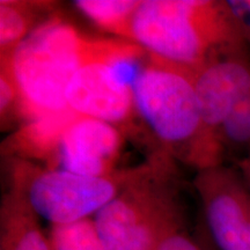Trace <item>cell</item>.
Segmentation results:
<instances>
[{
  "label": "cell",
  "mask_w": 250,
  "mask_h": 250,
  "mask_svg": "<svg viewBox=\"0 0 250 250\" xmlns=\"http://www.w3.org/2000/svg\"><path fill=\"white\" fill-rule=\"evenodd\" d=\"M133 101L166 155L198 170L221 165L224 148L206 131L195 71L149 55L133 86Z\"/></svg>",
  "instance_id": "obj_1"
},
{
  "label": "cell",
  "mask_w": 250,
  "mask_h": 250,
  "mask_svg": "<svg viewBox=\"0 0 250 250\" xmlns=\"http://www.w3.org/2000/svg\"><path fill=\"white\" fill-rule=\"evenodd\" d=\"M131 42L161 61L192 71L246 48L226 2L208 0H142Z\"/></svg>",
  "instance_id": "obj_2"
},
{
  "label": "cell",
  "mask_w": 250,
  "mask_h": 250,
  "mask_svg": "<svg viewBox=\"0 0 250 250\" xmlns=\"http://www.w3.org/2000/svg\"><path fill=\"white\" fill-rule=\"evenodd\" d=\"M93 40L59 17H52L11 57L1 61L20 92L26 122L70 110L65 96L67 86L88 58Z\"/></svg>",
  "instance_id": "obj_3"
},
{
  "label": "cell",
  "mask_w": 250,
  "mask_h": 250,
  "mask_svg": "<svg viewBox=\"0 0 250 250\" xmlns=\"http://www.w3.org/2000/svg\"><path fill=\"white\" fill-rule=\"evenodd\" d=\"M169 156L139 166L132 180L93 219L104 250H156L181 227Z\"/></svg>",
  "instance_id": "obj_4"
},
{
  "label": "cell",
  "mask_w": 250,
  "mask_h": 250,
  "mask_svg": "<svg viewBox=\"0 0 250 250\" xmlns=\"http://www.w3.org/2000/svg\"><path fill=\"white\" fill-rule=\"evenodd\" d=\"M148 59L149 54L131 41L94 39L88 58L67 86V108L125 132L137 116L133 86Z\"/></svg>",
  "instance_id": "obj_5"
},
{
  "label": "cell",
  "mask_w": 250,
  "mask_h": 250,
  "mask_svg": "<svg viewBox=\"0 0 250 250\" xmlns=\"http://www.w3.org/2000/svg\"><path fill=\"white\" fill-rule=\"evenodd\" d=\"M12 189L52 226L89 219L126 187L138 167L110 176H86L13 159Z\"/></svg>",
  "instance_id": "obj_6"
},
{
  "label": "cell",
  "mask_w": 250,
  "mask_h": 250,
  "mask_svg": "<svg viewBox=\"0 0 250 250\" xmlns=\"http://www.w3.org/2000/svg\"><path fill=\"white\" fill-rule=\"evenodd\" d=\"M195 187L220 250H250V192L223 166L198 170Z\"/></svg>",
  "instance_id": "obj_7"
},
{
  "label": "cell",
  "mask_w": 250,
  "mask_h": 250,
  "mask_svg": "<svg viewBox=\"0 0 250 250\" xmlns=\"http://www.w3.org/2000/svg\"><path fill=\"white\" fill-rule=\"evenodd\" d=\"M125 132L95 118L76 116L62 134L52 162L54 169L86 176H110L124 145Z\"/></svg>",
  "instance_id": "obj_8"
},
{
  "label": "cell",
  "mask_w": 250,
  "mask_h": 250,
  "mask_svg": "<svg viewBox=\"0 0 250 250\" xmlns=\"http://www.w3.org/2000/svg\"><path fill=\"white\" fill-rule=\"evenodd\" d=\"M245 49L218 56L195 71L203 121L208 134L219 143L225 121L250 93V59Z\"/></svg>",
  "instance_id": "obj_9"
},
{
  "label": "cell",
  "mask_w": 250,
  "mask_h": 250,
  "mask_svg": "<svg viewBox=\"0 0 250 250\" xmlns=\"http://www.w3.org/2000/svg\"><path fill=\"white\" fill-rule=\"evenodd\" d=\"M77 115L71 110L24 122L2 143V154L23 161L46 162L51 167L62 137Z\"/></svg>",
  "instance_id": "obj_10"
},
{
  "label": "cell",
  "mask_w": 250,
  "mask_h": 250,
  "mask_svg": "<svg viewBox=\"0 0 250 250\" xmlns=\"http://www.w3.org/2000/svg\"><path fill=\"white\" fill-rule=\"evenodd\" d=\"M37 218L23 197L11 188L2 198L0 250H52Z\"/></svg>",
  "instance_id": "obj_11"
},
{
  "label": "cell",
  "mask_w": 250,
  "mask_h": 250,
  "mask_svg": "<svg viewBox=\"0 0 250 250\" xmlns=\"http://www.w3.org/2000/svg\"><path fill=\"white\" fill-rule=\"evenodd\" d=\"M50 2L0 1V58L6 61L36 28L49 19Z\"/></svg>",
  "instance_id": "obj_12"
},
{
  "label": "cell",
  "mask_w": 250,
  "mask_h": 250,
  "mask_svg": "<svg viewBox=\"0 0 250 250\" xmlns=\"http://www.w3.org/2000/svg\"><path fill=\"white\" fill-rule=\"evenodd\" d=\"M142 0H77L74 6L87 19L122 40L131 41V27Z\"/></svg>",
  "instance_id": "obj_13"
},
{
  "label": "cell",
  "mask_w": 250,
  "mask_h": 250,
  "mask_svg": "<svg viewBox=\"0 0 250 250\" xmlns=\"http://www.w3.org/2000/svg\"><path fill=\"white\" fill-rule=\"evenodd\" d=\"M52 250H104L93 219L52 226Z\"/></svg>",
  "instance_id": "obj_14"
},
{
  "label": "cell",
  "mask_w": 250,
  "mask_h": 250,
  "mask_svg": "<svg viewBox=\"0 0 250 250\" xmlns=\"http://www.w3.org/2000/svg\"><path fill=\"white\" fill-rule=\"evenodd\" d=\"M219 138L224 152L226 148H246L250 145V93L225 121Z\"/></svg>",
  "instance_id": "obj_15"
},
{
  "label": "cell",
  "mask_w": 250,
  "mask_h": 250,
  "mask_svg": "<svg viewBox=\"0 0 250 250\" xmlns=\"http://www.w3.org/2000/svg\"><path fill=\"white\" fill-rule=\"evenodd\" d=\"M0 121L2 130L11 129L18 122H26L20 92L8 68L5 66H1L0 71Z\"/></svg>",
  "instance_id": "obj_16"
},
{
  "label": "cell",
  "mask_w": 250,
  "mask_h": 250,
  "mask_svg": "<svg viewBox=\"0 0 250 250\" xmlns=\"http://www.w3.org/2000/svg\"><path fill=\"white\" fill-rule=\"evenodd\" d=\"M237 29L246 42H250V0L225 1Z\"/></svg>",
  "instance_id": "obj_17"
},
{
  "label": "cell",
  "mask_w": 250,
  "mask_h": 250,
  "mask_svg": "<svg viewBox=\"0 0 250 250\" xmlns=\"http://www.w3.org/2000/svg\"><path fill=\"white\" fill-rule=\"evenodd\" d=\"M156 250H203L202 247L189 234L177 228L168 234L158 246Z\"/></svg>",
  "instance_id": "obj_18"
},
{
  "label": "cell",
  "mask_w": 250,
  "mask_h": 250,
  "mask_svg": "<svg viewBox=\"0 0 250 250\" xmlns=\"http://www.w3.org/2000/svg\"><path fill=\"white\" fill-rule=\"evenodd\" d=\"M245 171L249 175V179H250V164H249V162H248V164L245 165Z\"/></svg>",
  "instance_id": "obj_19"
}]
</instances>
